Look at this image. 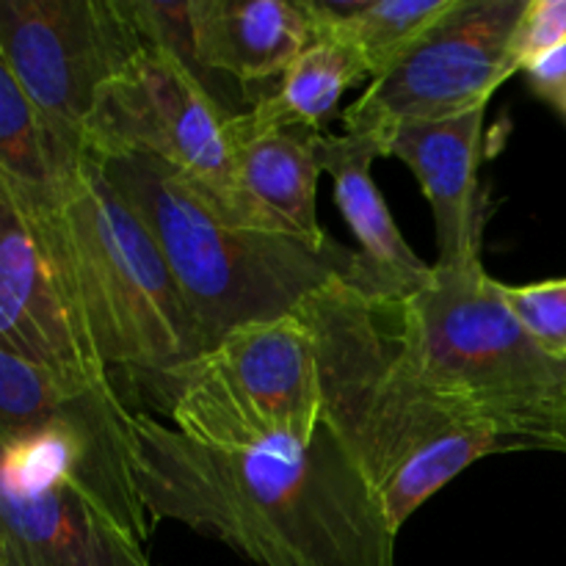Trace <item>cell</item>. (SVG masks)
<instances>
[{
  "label": "cell",
  "mask_w": 566,
  "mask_h": 566,
  "mask_svg": "<svg viewBox=\"0 0 566 566\" xmlns=\"http://www.w3.org/2000/svg\"><path fill=\"white\" fill-rule=\"evenodd\" d=\"M136 481L153 523H180L254 566H396L398 531L329 426L293 453L224 451L136 412Z\"/></svg>",
  "instance_id": "1"
},
{
  "label": "cell",
  "mask_w": 566,
  "mask_h": 566,
  "mask_svg": "<svg viewBox=\"0 0 566 566\" xmlns=\"http://www.w3.org/2000/svg\"><path fill=\"white\" fill-rule=\"evenodd\" d=\"M298 318L315 340L324 423L340 440L401 534L407 520L459 473L492 453L525 451L497 426L437 396L403 363L390 304L337 280Z\"/></svg>",
  "instance_id": "2"
},
{
  "label": "cell",
  "mask_w": 566,
  "mask_h": 566,
  "mask_svg": "<svg viewBox=\"0 0 566 566\" xmlns=\"http://www.w3.org/2000/svg\"><path fill=\"white\" fill-rule=\"evenodd\" d=\"M99 160L111 186L158 243L197 326L202 354L238 329L291 318L332 282L359 285V254L335 238L310 243L232 227L164 160L147 155Z\"/></svg>",
  "instance_id": "3"
},
{
  "label": "cell",
  "mask_w": 566,
  "mask_h": 566,
  "mask_svg": "<svg viewBox=\"0 0 566 566\" xmlns=\"http://www.w3.org/2000/svg\"><path fill=\"white\" fill-rule=\"evenodd\" d=\"M20 210L105 368H125L155 387L202 357L197 326L158 243L92 149L61 202Z\"/></svg>",
  "instance_id": "4"
},
{
  "label": "cell",
  "mask_w": 566,
  "mask_h": 566,
  "mask_svg": "<svg viewBox=\"0 0 566 566\" xmlns=\"http://www.w3.org/2000/svg\"><path fill=\"white\" fill-rule=\"evenodd\" d=\"M403 363L426 387L525 451L566 453V363L536 346L484 263L440 269L392 307Z\"/></svg>",
  "instance_id": "5"
},
{
  "label": "cell",
  "mask_w": 566,
  "mask_h": 566,
  "mask_svg": "<svg viewBox=\"0 0 566 566\" xmlns=\"http://www.w3.org/2000/svg\"><path fill=\"white\" fill-rule=\"evenodd\" d=\"M153 392L180 434L224 451H302L324 426L318 352L298 315L238 329Z\"/></svg>",
  "instance_id": "6"
},
{
  "label": "cell",
  "mask_w": 566,
  "mask_h": 566,
  "mask_svg": "<svg viewBox=\"0 0 566 566\" xmlns=\"http://www.w3.org/2000/svg\"><path fill=\"white\" fill-rule=\"evenodd\" d=\"M130 420L111 376H64L0 352V446L25 451L147 545L155 523L138 492Z\"/></svg>",
  "instance_id": "7"
},
{
  "label": "cell",
  "mask_w": 566,
  "mask_h": 566,
  "mask_svg": "<svg viewBox=\"0 0 566 566\" xmlns=\"http://www.w3.org/2000/svg\"><path fill=\"white\" fill-rule=\"evenodd\" d=\"M227 122L205 83L182 61L144 50L103 88L83 136L99 158L147 155L164 160L227 224L280 232L243 191Z\"/></svg>",
  "instance_id": "8"
},
{
  "label": "cell",
  "mask_w": 566,
  "mask_h": 566,
  "mask_svg": "<svg viewBox=\"0 0 566 566\" xmlns=\"http://www.w3.org/2000/svg\"><path fill=\"white\" fill-rule=\"evenodd\" d=\"M528 0H457L385 72L370 77L357 103L343 111L346 133L385 142L401 122L451 119L490 105L514 75V31Z\"/></svg>",
  "instance_id": "9"
},
{
  "label": "cell",
  "mask_w": 566,
  "mask_h": 566,
  "mask_svg": "<svg viewBox=\"0 0 566 566\" xmlns=\"http://www.w3.org/2000/svg\"><path fill=\"white\" fill-rule=\"evenodd\" d=\"M144 50L122 0H0V66L83 144L103 88Z\"/></svg>",
  "instance_id": "10"
},
{
  "label": "cell",
  "mask_w": 566,
  "mask_h": 566,
  "mask_svg": "<svg viewBox=\"0 0 566 566\" xmlns=\"http://www.w3.org/2000/svg\"><path fill=\"white\" fill-rule=\"evenodd\" d=\"M0 566H155L147 551L61 475L3 446Z\"/></svg>",
  "instance_id": "11"
},
{
  "label": "cell",
  "mask_w": 566,
  "mask_h": 566,
  "mask_svg": "<svg viewBox=\"0 0 566 566\" xmlns=\"http://www.w3.org/2000/svg\"><path fill=\"white\" fill-rule=\"evenodd\" d=\"M0 352L64 376H111L31 219L0 191Z\"/></svg>",
  "instance_id": "12"
},
{
  "label": "cell",
  "mask_w": 566,
  "mask_h": 566,
  "mask_svg": "<svg viewBox=\"0 0 566 566\" xmlns=\"http://www.w3.org/2000/svg\"><path fill=\"white\" fill-rule=\"evenodd\" d=\"M486 105L451 119L401 122L385 136L387 158L412 169L431 205L440 269L481 263L479 164Z\"/></svg>",
  "instance_id": "13"
},
{
  "label": "cell",
  "mask_w": 566,
  "mask_h": 566,
  "mask_svg": "<svg viewBox=\"0 0 566 566\" xmlns=\"http://www.w3.org/2000/svg\"><path fill=\"white\" fill-rule=\"evenodd\" d=\"M313 147L321 171L335 180V202L359 243V285L354 291L398 307L429 285L434 265L412 252L376 186L370 169L376 158H387L385 142L374 133H313Z\"/></svg>",
  "instance_id": "14"
},
{
  "label": "cell",
  "mask_w": 566,
  "mask_h": 566,
  "mask_svg": "<svg viewBox=\"0 0 566 566\" xmlns=\"http://www.w3.org/2000/svg\"><path fill=\"white\" fill-rule=\"evenodd\" d=\"M193 55L227 119L241 116L221 77L252 86L280 81L315 42L302 0H188Z\"/></svg>",
  "instance_id": "15"
},
{
  "label": "cell",
  "mask_w": 566,
  "mask_h": 566,
  "mask_svg": "<svg viewBox=\"0 0 566 566\" xmlns=\"http://www.w3.org/2000/svg\"><path fill=\"white\" fill-rule=\"evenodd\" d=\"M86 149L39 114L0 66V191L20 208H53L81 177Z\"/></svg>",
  "instance_id": "16"
},
{
  "label": "cell",
  "mask_w": 566,
  "mask_h": 566,
  "mask_svg": "<svg viewBox=\"0 0 566 566\" xmlns=\"http://www.w3.org/2000/svg\"><path fill=\"white\" fill-rule=\"evenodd\" d=\"M230 142L243 191L280 227V232L310 243L329 241L315 213L321 164L313 133L265 130L230 136Z\"/></svg>",
  "instance_id": "17"
},
{
  "label": "cell",
  "mask_w": 566,
  "mask_h": 566,
  "mask_svg": "<svg viewBox=\"0 0 566 566\" xmlns=\"http://www.w3.org/2000/svg\"><path fill=\"white\" fill-rule=\"evenodd\" d=\"M365 75H370V66L354 44L313 42L271 92L258 94L252 108L227 122V133L230 136H252L265 130L321 133V125L337 114L343 92Z\"/></svg>",
  "instance_id": "18"
},
{
  "label": "cell",
  "mask_w": 566,
  "mask_h": 566,
  "mask_svg": "<svg viewBox=\"0 0 566 566\" xmlns=\"http://www.w3.org/2000/svg\"><path fill=\"white\" fill-rule=\"evenodd\" d=\"M457 0H302L315 42H346L365 55L370 75L385 72Z\"/></svg>",
  "instance_id": "19"
},
{
  "label": "cell",
  "mask_w": 566,
  "mask_h": 566,
  "mask_svg": "<svg viewBox=\"0 0 566 566\" xmlns=\"http://www.w3.org/2000/svg\"><path fill=\"white\" fill-rule=\"evenodd\" d=\"M503 298L536 346L566 363V280L503 285Z\"/></svg>",
  "instance_id": "20"
},
{
  "label": "cell",
  "mask_w": 566,
  "mask_h": 566,
  "mask_svg": "<svg viewBox=\"0 0 566 566\" xmlns=\"http://www.w3.org/2000/svg\"><path fill=\"white\" fill-rule=\"evenodd\" d=\"M566 48V0H528L509 48L512 72H525L542 55Z\"/></svg>",
  "instance_id": "21"
},
{
  "label": "cell",
  "mask_w": 566,
  "mask_h": 566,
  "mask_svg": "<svg viewBox=\"0 0 566 566\" xmlns=\"http://www.w3.org/2000/svg\"><path fill=\"white\" fill-rule=\"evenodd\" d=\"M528 88L562 114L566 108V48L542 55L525 70Z\"/></svg>",
  "instance_id": "22"
},
{
  "label": "cell",
  "mask_w": 566,
  "mask_h": 566,
  "mask_svg": "<svg viewBox=\"0 0 566 566\" xmlns=\"http://www.w3.org/2000/svg\"><path fill=\"white\" fill-rule=\"evenodd\" d=\"M562 116H564V119H566V108H564V111H562Z\"/></svg>",
  "instance_id": "23"
}]
</instances>
